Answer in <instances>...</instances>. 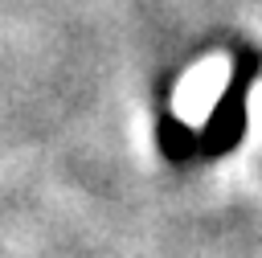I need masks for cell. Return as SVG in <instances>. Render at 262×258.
<instances>
[{
  "mask_svg": "<svg viewBox=\"0 0 262 258\" xmlns=\"http://www.w3.org/2000/svg\"><path fill=\"white\" fill-rule=\"evenodd\" d=\"M233 78V57L229 53H209L201 57L180 82H176V94H172V111L184 127H205L213 106L221 102L225 86Z\"/></svg>",
  "mask_w": 262,
  "mask_h": 258,
  "instance_id": "1",
  "label": "cell"
},
{
  "mask_svg": "<svg viewBox=\"0 0 262 258\" xmlns=\"http://www.w3.org/2000/svg\"><path fill=\"white\" fill-rule=\"evenodd\" d=\"M246 115H250V131L262 139V78L250 82V94H246Z\"/></svg>",
  "mask_w": 262,
  "mask_h": 258,
  "instance_id": "2",
  "label": "cell"
}]
</instances>
